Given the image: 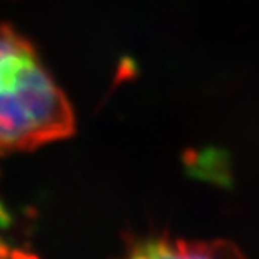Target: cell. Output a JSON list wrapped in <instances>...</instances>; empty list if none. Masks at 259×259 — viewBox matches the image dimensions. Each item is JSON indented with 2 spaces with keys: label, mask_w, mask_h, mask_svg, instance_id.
Returning a JSON list of instances; mask_svg holds the SVG:
<instances>
[{
  "label": "cell",
  "mask_w": 259,
  "mask_h": 259,
  "mask_svg": "<svg viewBox=\"0 0 259 259\" xmlns=\"http://www.w3.org/2000/svg\"><path fill=\"white\" fill-rule=\"evenodd\" d=\"M73 132L72 106L33 46L0 25V153L33 150Z\"/></svg>",
  "instance_id": "cell-1"
},
{
  "label": "cell",
  "mask_w": 259,
  "mask_h": 259,
  "mask_svg": "<svg viewBox=\"0 0 259 259\" xmlns=\"http://www.w3.org/2000/svg\"><path fill=\"white\" fill-rule=\"evenodd\" d=\"M116 259H248L230 240H183L169 236L132 239Z\"/></svg>",
  "instance_id": "cell-2"
},
{
  "label": "cell",
  "mask_w": 259,
  "mask_h": 259,
  "mask_svg": "<svg viewBox=\"0 0 259 259\" xmlns=\"http://www.w3.org/2000/svg\"><path fill=\"white\" fill-rule=\"evenodd\" d=\"M8 225H10V217L5 212L2 203H0V259H36L31 254L10 245V242L4 237V231L8 228Z\"/></svg>",
  "instance_id": "cell-3"
}]
</instances>
